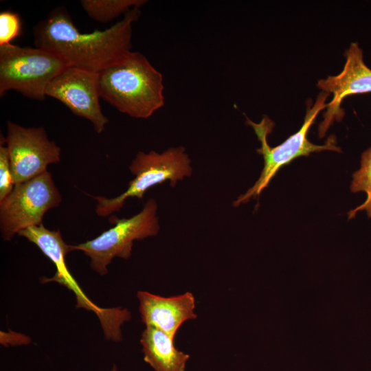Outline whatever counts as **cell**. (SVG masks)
Wrapping results in <instances>:
<instances>
[{
	"label": "cell",
	"instance_id": "obj_9",
	"mask_svg": "<svg viewBox=\"0 0 371 371\" xmlns=\"http://www.w3.org/2000/svg\"><path fill=\"white\" fill-rule=\"evenodd\" d=\"M5 143L14 185L41 175L48 165L60 161V147L43 127L26 128L8 121Z\"/></svg>",
	"mask_w": 371,
	"mask_h": 371
},
{
	"label": "cell",
	"instance_id": "obj_4",
	"mask_svg": "<svg viewBox=\"0 0 371 371\" xmlns=\"http://www.w3.org/2000/svg\"><path fill=\"white\" fill-rule=\"evenodd\" d=\"M69 66L58 54L41 47L12 43L0 46V96L14 90L43 100L52 80Z\"/></svg>",
	"mask_w": 371,
	"mask_h": 371
},
{
	"label": "cell",
	"instance_id": "obj_17",
	"mask_svg": "<svg viewBox=\"0 0 371 371\" xmlns=\"http://www.w3.org/2000/svg\"><path fill=\"white\" fill-rule=\"evenodd\" d=\"M0 146V201L5 199L12 190L14 184L12 180L11 164L7 146Z\"/></svg>",
	"mask_w": 371,
	"mask_h": 371
},
{
	"label": "cell",
	"instance_id": "obj_6",
	"mask_svg": "<svg viewBox=\"0 0 371 371\" xmlns=\"http://www.w3.org/2000/svg\"><path fill=\"white\" fill-rule=\"evenodd\" d=\"M18 235L35 244L55 265L54 276L42 279V282H56L71 291L77 308L91 311L98 316L108 340H122L121 326L131 319V313L122 307L101 308L85 295L66 265L65 256L71 251L70 245L64 242L60 230H49L42 223L23 229Z\"/></svg>",
	"mask_w": 371,
	"mask_h": 371
},
{
	"label": "cell",
	"instance_id": "obj_16",
	"mask_svg": "<svg viewBox=\"0 0 371 371\" xmlns=\"http://www.w3.org/2000/svg\"><path fill=\"white\" fill-rule=\"evenodd\" d=\"M21 34V21L18 13L3 11L0 13V46L11 43Z\"/></svg>",
	"mask_w": 371,
	"mask_h": 371
},
{
	"label": "cell",
	"instance_id": "obj_18",
	"mask_svg": "<svg viewBox=\"0 0 371 371\" xmlns=\"http://www.w3.org/2000/svg\"><path fill=\"white\" fill-rule=\"evenodd\" d=\"M111 371H117V368L114 366Z\"/></svg>",
	"mask_w": 371,
	"mask_h": 371
},
{
	"label": "cell",
	"instance_id": "obj_12",
	"mask_svg": "<svg viewBox=\"0 0 371 371\" xmlns=\"http://www.w3.org/2000/svg\"><path fill=\"white\" fill-rule=\"evenodd\" d=\"M137 297L142 322L146 326H152L162 330L174 339L185 322L197 317L194 312L195 298L190 292L162 297L139 291Z\"/></svg>",
	"mask_w": 371,
	"mask_h": 371
},
{
	"label": "cell",
	"instance_id": "obj_10",
	"mask_svg": "<svg viewBox=\"0 0 371 371\" xmlns=\"http://www.w3.org/2000/svg\"><path fill=\"white\" fill-rule=\"evenodd\" d=\"M45 93L60 101L74 114L90 121L98 134L109 122L100 104L98 72L68 66L52 80Z\"/></svg>",
	"mask_w": 371,
	"mask_h": 371
},
{
	"label": "cell",
	"instance_id": "obj_1",
	"mask_svg": "<svg viewBox=\"0 0 371 371\" xmlns=\"http://www.w3.org/2000/svg\"><path fill=\"white\" fill-rule=\"evenodd\" d=\"M139 8L110 27L91 33L80 32L65 8H54L34 27L35 45L58 54L69 66L98 73L131 51L132 25Z\"/></svg>",
	"mask_w": 371,
	"mask_h": 371
},
{
	"label": "cell",
	"instance_id": "obj_7",
	"mask_svg": "<svg viewBox=\"0 0 371 371\" xmlns=\"http://www.w3.org/2000/svg\"><path fill=\"white\" fill-rule=\"evenodd\" d=\"M157 203L148 199L142 211L128 218H112L115 225L91 240L70 245L90 258L91 268L100 276L108 273V265L115 258L131 256L133 241L156 236L159 230Z\"/></svg>",
	"mask_w": 371,
	"mask_h": 371
},
{
	"label": "cell",
	"instance_id": "obj_14",
	"mask_svg": "<svg viewBox=\"0 0 371 371\" xmlns=\"http://www.w3.org/2000/svg\"><path fill=\"white\" fill-rule=\"evenodd\" d=\"M144 0H82L80 4L90 18L106 23L135 8L146 3Z\"/></svg>",
	"mask_w": 371,
	"mask_h": 371
},
{
	"label": "cell",
	"instance_id": "obj_8",
	"mask_svg": "<svg viewBox=\"0 0 371 371\" xmlns=\"http://www.w3.org/2000/svg\"><path fill=\"white\" fill-rule=\"evenodd\" d=\"M60 193L48 171L30 180L15 184L0 201V230L5 240L32 226L42 224L45 213L58 207Z\"/></svg>",
	"mask_w": 371,
	"mask_h": 371
},
{
	"label": "cell",
	"instance_id": "obj_15",
	"mask_svg": "<svg viewBox=\"0 0 371 371\" xmlns=\"http://www.w3.org/2000/svg\"><path fill=\"white\" fill-rule=\"evenodd\" d=\"M350 190L352 192H366V199L348 213V219L353 218L361 210H366L371 218V147L361 154V167L352 175Z\"/></svg>",
	"mask_w": 371,
	"mask_h": 371
},
{
	"label": "cell",
	"instance_id": "obj_11",
	"mask_svg": "<svg viewBox=\"0 0 371 371\" xmlns=\"http://www.w3.org/2000/svg\"><path fill=\"white\" fill-rule=\"evenodd\" d=\"M346 62L342 71L336 76L321 79L317 87L323 92L331 93L332 100L326 104L324 120L319 134L323 137L335 120L341 119L343 100L350 95L371 92V69L365 63L363 51L357 43H352L345 52Z\"/></svg>",
	"mask_w": 371,
	"mask_h": 371
},
{
	"label": "cell",
	"instance_id": "obj_2",
	"mask_svg": "<svg viewBox=\"0 0 371 371\" xmlns=\"http://www.w3.org/2000/svg\"><path fill=\"white\" fill-rule=\"evenodd\" d=\"M98 76L100 98L123 113L146 119L164 105L163 76L139 52L130 51Z\"/></svg>",
	"mask_w": 371,
	"mask_h": 371
},
{
	"label": "cell",
	"instance_id": "obj_3",
	"mask_svg": "<svg viewBox=\"0 0 371 371\" xmlns=\"http://www.w3.org/2000/svg\"><path fill=\"white\" fill-rule=\"evenodd\" d=\"M328 95V93H321L313 105L308 107L304 123L299 131L275 147H271L267 142L268 135L271 133L274 123L267 116L259 123H255L247 117V124L252 126L260 142L261 146L256 151L263 157L264 167L255 184L234 201V206L238 207L248 202L251 198L258 196L280 169L295 159L324 150L341 152V149L336 145L334 136L330 137L324 145L313 144L307 137L310 127L317 115L322 109L326 108L327 104L325 101Z\"/></svg>",
	"mask_w": 371,
	"mask_h": 371
},
{
	"label": "cell",
	"instance_id": "obj_5",
	"mask_svg": "<svg viewBox=\"0 0 371 371\" xmlns=\"http://www.w3.org/2000/svg\"><path fill=\"white\" fill-rule=\"evenodd\" d=\"M129 170L135 177L122 194L111 199L91 196L97 201L95 212L98 216L104 217L120 210L127 199H142L149 188L166 181L169 180L174 187L178 181L190 177L192 172L191 160L183 146L172 147L161 153L140 151Z\"/></svg>",
	"mask_w": 371,
	"mask_h": 371
},
{
	"label": "cell",
	"instance_id": "obj_13",
	"mask_svg": "<svg viewBox=\"0 0 371 371\" xmlns=\"http://www.w3.org/2000/svg\"><path fill=\"white\" fill-rule=\"evenodd\" d=\"M174 341L162 330L146 326L140 339L144 361L155 371H185L190 356L179 350Z\"/></svg>",
	"mask_w": 371,
	"mask_h": 371
}]
</instances>
